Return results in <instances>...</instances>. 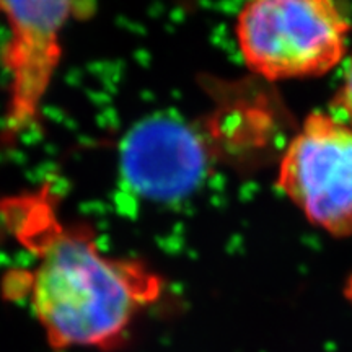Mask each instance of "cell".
Segmentation results:
<instances>
[{"mask_svg": "<svg viewBox=\"0 0 352 352\" xmlns=\"http://www.w3.org/2000/svg\"><path fill=\"white\" fill-rule=\"evenodd\" d=\"M338 98H340L342 111L346 113L347 120H349V126L352 127V59L349 65H347L344 82H342V87L340 94H338Z\"/></svg>", "mask_w": 352, "mask_h": 352, "instance_id": "6", "label": "cell"}, {"mask_svg": "<svg viewBox=\"0 0 352 352\" xmlns=\"http://www.w3.org/2000/svg\"><path fill=\"white\" fill-rule=\"evenodd\" d=\"M277 188L315 227L352 236V127L327 113L308 114L280 158Z\"/></svg>", "mask_w": 352, "mask_h": 352, "instance_id": "3", "label": "cell"}, {"mask_svg": "<svg viewBox=\"0 0 352 352\" xmlns=\"http://www.w3.org/2000/svg\"><path fill=\"white\" fill-rule=\"evenodd\" d=\"M87 3L0 2L8 39L0 63L10 77L0 142L12 145L41 116V104L63 57L60 36L65 25Z\"/></svg>", "mask_w": 352, "mask_h": 352, "instance_id": "4", "label": "cell"}, {"mask_svg": "<svg viewBox=\"0 0 352 352\" xmlns=\"http://www.w3.org/2000/svg\"><path fill=\"white\" fill-rule=\"evenodd\" d=\"M349 32V16L331 0H256L235 23L245 64L267 80L331 72L344 57Z\"/></svg>", "mask_w": 352, "mask_h": 352, "instance_id": "2", "label": "cell"}, {"mask_svg": "<svg viewBox=\"0 0 352 352\" xmlns=\"http://www.w3.org/2000/svg\"><path fill=\"white\" fill-rule=\"evenodd\" d=\"M212 160L214 147L204 131L170 114L138 122L120 145L122 179L132 192L158 202L195 192Z\"/></svg>", "mask_w": 352, "mask_h": 352, "instance_id": "5", "label": "cell"}, {"mask_svg": "<svg viewBox=\"0 0 352 352\" xmlns=\"http://www.w3.org/2000/svg\"><path fill=\"white\" fill-rule=\"evenodd\" d=\"M50 191L0 201V217L36 258L33 314L54 351L120 349L138 316L158 302L164 277L142 259L101 252L94 228L57 217Z\"/></svg>", "mask_w": 352, "mask_h": 352, "instance_id": "1", "label": "cell"}]
</instances>
